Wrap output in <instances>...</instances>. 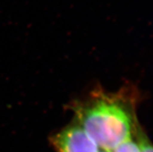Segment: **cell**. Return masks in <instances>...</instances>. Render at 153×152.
<instances>
[{
    "mask_svg": "<svg viewBox=\"0 0 153 152\" xmlns=\"http://www.w3.org/2000/svg\"><path fill=\"white\" fill-rule=\"evenodd\" d=\"M79 125L103 151L111 152L132 137L131 108L114 96L97 95L76 109Z\"/></svg>",
    "mask_w": 153,
    "mask_h": 152,
    "instance_id": "cell-1",
    "label": "cell"
},
{
    "mask_svg": "<svg viewBox=\"0 0 153 152\" xmlns=\"http://www.w3.org/2000/svg\"><path fill=\"white\" fill-rule=\"evenodd\" d=\"M57 152H100L99 147L79 125L66 127L54 138Z\"/></svg>",
    "mask_w": 153,
    "mask_h": 152,
    "instance_id": "cell-2",
    "label": "cell"
},
{
    "mask_svg": "<svg viewBox=\"0 0 153 152\" xmlns=\"http://www.w3.org/2000/svg\"><path fill=\"white\" fill-rule=\"evenodd\" d=\"M111 152H142L138 141H134L131 137L126 141L120 144Z\"/></svg>",
    "mask_w": 153,
    "mask_h": 152,
    "instance_id": "cell-3",
    "label": "cell"
},
{
    "mask_svg": "<svg viewBox=\"0 0 153 152\" xmlns=\"http://www.w3.org/2000/svg\"><path fill=\"white\" fill-rule=\"evenodd\" d=\"M138 142L142 149V152H153V145L150 142L143 133H141L138 137Z\"/></svg>",
    "mask_w": 153,
    "mask_h": 152,
    "instance_id": "cell-4",
    "label": "cell"
},
{
    "mask_svg": "<svg viewBox=\"0 0 153 152\" xmlns=\"http://www.w3.org/2000/svg\"><path fill=\"white\" fill-rule=\"evenodd\" d=\"M100 152H109V151H100Z\"/></svg>",
    "mask_w": 153,
    "mask_h": 152,
    "instance_id": "cell-5",
    "label": "cell"
}]
</instances>
